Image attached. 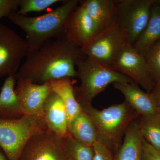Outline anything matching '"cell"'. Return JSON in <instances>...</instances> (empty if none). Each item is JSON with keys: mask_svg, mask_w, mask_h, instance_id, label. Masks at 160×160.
I'll return each mask as SVG.
<instances>
[{"mask_svg": "<svg viewBox=\"0 0 160 160\" xmlns=\"http://www.w3.org/2000/svg\"><path fill=\"white\" fill-rule=\"evenodd\" d=\"M116 25L126 32L127 43L133 46L146 28L153 0H117Z\"/></svg>", "mask_w": 160, "mask_h": 160, "instance_id": "obj_6", "label": "cell"}, {"mask_svg": "<svg viewBox=\"0 0 160 160\" xmlns=\"http://www.w3.org/2000/svg\"><path fill=\"white\" fill-rule=\"evenodd\" d=\"M80 2L94 23L97 35L116 25L115 1L85 0Z\"/></svg>", "mask_w": 160, "mask_h": 160, "instance_id": "obj_13", "label": "cell"}, {"mask_svg": "<svg viewBox=\"0 0 160 160\" xmlns=\"http://www.w3.org/2000/svg\"><path fill=\"white\" fill-rule=\"evenodd\" d=\"M15 76L7 77L0 90V119L15 120L24 115L15 91Z\"/></svg>", "mask_w": 160, "mask_h": 160, "instance_id": "obj_16", "label": "cell"}, {"mask_svg": "<svg viewBox=\"0 0 160 160\" xmlns=\"http://www.w3.org/2000/svg\"><path fill=\"white\" fill-rule=\"evenodd\" d=\"M20 0H0V19L9 13L16 11Z\"/></svg>", "mask_w": 160, "mask_h": 160, "instance_id": "obj_26", "label": "cell"}, {"mask_svg": "<svg viewBox=\"0 0 160 160\" xmlns=\"http://www.w3.org/2000/svg\"><path fill=\"white\" fill-rule=\"evenodd\" d=\"M150 93L156 106L157 114L160 117V80L155 83Z\"/></svg>", "mask_w": 160, "mask_h": 160, "instance_id": "obj_28", "label": "cell"}, {"mask_svg": "<svg viewBox=\"0 0 160 160\" xmlns=\"http://www.w3.org/2000/svg\"><path fill=\"white\" fill-rule=\"evenodd\" d=\"M52 90L60 97L66 107L68 126L82 111L75 94L74 87L71 78H65L49 81Z\"/></svg>", "mask_w": 160, "mask_h": 160, "instance_id": "obj_18", "label": "cell"}, {"mask_svg": "<svg viewBox=\"0 0 160 160\" xmlns=\"http://www.w3.org/2000/svg\"><path fill=\"white\" fill-rule=\"evenodd\" d=\"M0 160H8L2 149L0 147Z\"/></svg>", "mask_w": 160, "mask_h": 160, "instance_id": "obj_29", "label": "cell"}, {"mask_svg": "<svg viewBox=\"0 0 160 160\" xmlns=\"http://www.w3.org/2000/svg\"><path fill=\"white\" fill-rule=\"evenodd\" d=\"M127 44L126 32L115 25L97 35L82 49L86 57L112 68L117 56Z\"/></svg>", "mask_w": 160, "mask_h": 160, "instance_id": "obj_7", "label": "cell"}, {"mask_svg": "<svg viewBox=\"0 0 160 160\" xmlns=\"http://www.w3.org/2000/svg\"><path fill=\"white\" fill-rule=\"evenodd\" d=\"M63 1L61 0H20L18 10V14L25 15L33 12L43 11L52 5Z\"/></svg>", "mask_w": 160, "mask_h": 160, "instance_id": "obj_24", "label": "cell"}, {"mask_svg": "<svg viewBox=\"0 0 160 160\" xmlns=\"http://www.w3.org/2000/svg\"><path fill=\"white\" fill-rule=\"evenodd\" d=\"M18 160H68L63 138L48 129L39 132L28 140Z\"/></svg>", "mask_w": 160, "mask_h": 160, "instance_id": "obj_10", "label": "cell"}, {"mask_svg": "<svg viewBox=\"0 0 160 160\" xmlns=\"http://www.w3.org/2000/svg\"><path fill=\"white\" fill-rule=\"evenodd\" d=\"M112 68L126 76L138 86L150 93L155 83L152 77L145 57L133 46L127 44L117 56Z\"/></svg>", "mask_w": 160, "mask_h": 160, "instance_id": "obj_8", "label": "cell"}, {"mask_svg": "<svg viewBox=\"0 0 160 160\" xmlns=\"http://www.w3.org/2000/svg\"><path fill=\"white\" fill-rule=\"evenodd\" d=\"M76 77L81 81L74 87L75 94L79 103H92V100L110 84L134 83L126 76L112 68L86 57L78 59L76 62Z\"/></svg>", "mask_w": 160, "mask_h": 160, "instance_id": "obj_4", "label": "cell"}, {"mask_svg": "<svg viewBox=\"0 0 160 160\" xmlns=\"http://www.w3.org/2000/svg\"><path fill=\"white\" fill-rule=\"evenodd\" d=\"M93 160H114V155L106 146L97 141L92 146Z\"/></svg>", "mask_w": 160, "mask_h": 160, "instance_id": "obj_25", "label": "cell"}, {"mask_svg": "<svg viewBox=\"0 0 160 160\" xmlns=\"http://www.w3.org/2000/svg\"><path fill=\"white\" fill-rule=\"evenodd\" d=\"M80 104L82 111L88 113L94 121L98 141L107 146L115 155L129 125L139 115L125 101L102 110L95 108L92 103Z\"/></svg>", "mask_w": 160, "mask_h": 160, "instance_id": "obj_3", "label": "cell"}, {"mask_svg": "<svg viewBox=\"0 0 160 160\" xmlns=\"http://www.w3.org/2000/svg\"><path fill=\"white\" fill-rule=\"evenodd\" d=\"M69 133L81 142L92 146L98 141L97 131L93 119L88 113L82 111L68 126Z\"/></svg>", "mask_w": 160, "mask_h": 160, "instance_id": "obj_20", "label": "cell"}, {"mask_svg": "<svg viewBox=\"0 0 160 160\" xmlns=\"http://www.w3.org/2000/svg\"><path fill=\"white\" fill-rule=\"evenodd\" d=\"M64 35L82 49L86 48L97 35L94 23L80 2L66 19Z\"/></svg>", "mask_w": 160, "mask_h": 160, "instance_id": "obj_12", "label": "cell"}, {"mask_svg": "<svg viewBox=\"0 0 160 160\" xmlns=\"http://www.w3.org/2000/svg\"><path fill=\"white\" fill-rule=\"evenodd\" d=\"M142 160H160V150L150 146L142 138Z\"/></svg>", "mask_w": 160, "mask_h": 160, "instance_id": "obj_27", "label": "cell"}, {"mask_svg": "<svg viewBox=\"0 0 160 160\" xmlns=\"http://www.w3.org/2000/svg\"><path fill=\"white\" fill-rule=\"evenodd\" d=\"M113 85L140 116L150 117L157 114L156 106L151 94L143 91L135 83H115Z\"/></svg>", "mask_w": 160, "mask_h": 160, "instance_id": "obj_14", "label": "cell"}, {"mask_svg": "<svg viewBox=\"0 0 160 160\" xmlns=\"http://www.w3.org/2000/svg\"><path fill=\"white\" fill-rule=\"evenodd\" d=\"M28 52L26 40L11 28L0 24V78L15 76Z\"/></svg>", "mask_w": 160, "mask_h": 160, "instance_id": "obj_9", "label": "cell"}, {"mask_svg": "<svg viewBox=\"0 0 160 160\" xmlns=\"http://www.w3.org/2000/svg\"><path fill=\"white\" fill-rule=\"evenodd\" d=\"M43 119L48 130L61 137L69 134L66 107L60 97L53 91L45 103Z\"/></svg>", "mask_w": 160, "mask_h": 160, "instance_id": "obj_15", "label": "cell"}, {"mask_svg": "<svg viewBox=\"0 0 160 160\" xmlns=\"http://www.w3.org/2000/svg\"><path fill=\"white\" fill-rule=\"evenodd\" d=\"M86 56L82 49L64 34L49 40L38 49L29 52L15 76L42 84L65 78L76 77V62Z\"/></svg>", "mask_w": 160, "mask_h": 160, "instance_id": "obj_1", "label": "cell"}, {"mask_svg": "<svg viewBox=\"0 0 160 160\" xmlns=\"http://www.w3.org/2000/svg\"><path fill=\"white\" fill-rule=\"evenodd\" d=\"M138 123L143 139L155 149L160 150V117L139 116Z\"/></svg>", "mask_w": 160, "mask_h": 160, "instance_id": "obj_21", "label": "cell"}, {"mask_svg": "<svg viewBox=\"0 0 160 160\" xmlns=\"http://www.w3.org/2000/svg\"><path fill=\"white\" fill-rule=\"evenodd\" d=\"M79 2L78 0L64 1L59 7L39 16L30 17L15 11L6 17L26 33L29 52L38 49L49 40L64 34L66 19Z\"/></svg>", "mask_w": 160, "mask_h": 160, "instance_id": "obj_2", "label": "cell"}, {"mask_svg": "<svg viewBox=\"0 0 160 160\" xmlns=\"http://www.w3.org/2000/svg\"><path fill=\"white\" fill-rule=\"evenodd\" d=\"M16 80L15 91L24 115L43 118L45 103L52 91L49 81L37 84L28 79Z\"/></svg>", "mask_w": 160, "mask_h": 160, "instance_id": "obj_11", "label": "cell"}, {"mask_svg": "<svg viewBox=\"0 0 160 160\" xmlns=\"http://www.w3.org/2000/svg\"><path fill=\"white\" fill-rule=\"evenodd\" d=\"M144 57L152 79L156 83L160 80V40L148 49Z\"/></svg>", "mask_w": 160, "mask_h": 160, "instance_id": "obj_23", "label": "cell"}, {"mask_svg": "<svg viewBox=\"0 0 160 160\" xmlns=\"http://www.w3.org/2000/svg\"><path fill=\"white\" fill-rule=\"evenodd\" d=\"M160 40V6L153 2L149 22L132 46L140 54L145 55L148 49Z\"/></svg>", "mask_w": 160, "mask_h": 160, "instance_id": "obj_19", "label": "cell"}, {"mask_svg": "<svg viewBox=\"0 0 160 160\" xmlns=\"http://www.w3.org/2000/svg\"><path fill=\"white\" fill-rule=\"evenodd\" d=\"M46 129L42 118L24 115L18 119H0V147L8 160H18L29 138Z\"/></svg>", "mask_w": 160, "mask_h": 160, "instance_id": "obj_5", "label": "cell"}, {"mask_svg": "<svg viewBox=\"0 0 160 160\" xmlns=\"http://www.w3.org/2000/svg\"><path fill=\"white\" fill-rule=\"evenodd\" d=\"M64 140V149L68 160H93L92 146L86 145L73 138L69 133Z\"/></svg>", "mask_w": 160, "mask_h": 160, "instance_id": "obj_22", "label": "cell"}, {"mask_svg": "<svg viewBox=\"0 0 160 160\" xmlns=\"http://www.w3.org/2000/svg\"><path fill=\"white\" fill-rule=\"evenodd\" d=\"M138 118L129 125L114 160H142V141Z\"/></svg>", "mask_w": 160, "mask_h": 160, "instance_id": "obj_17", "label": "cell"}, {"mask_svg": "<svg viewBox=\"0 0 160 160\" xmlns=\"http://www.w3.org/2000/svg\"><path fill=\"white\" fill-rule=\"evenodd\" d=\"M153 2L160 6V0H153Z\"/></svg>", "mask_w": 160, "mask_h": 160, "instance_id": "obj_30", "label": "cell"}]
</instances>
